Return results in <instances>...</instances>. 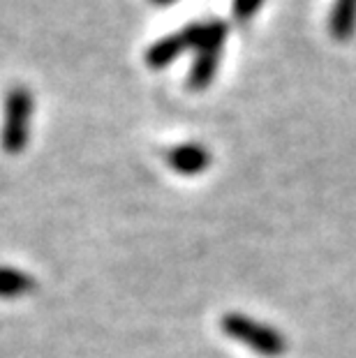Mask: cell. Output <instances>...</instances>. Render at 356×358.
<instances>
[{"mask_svg": "<svg viewBox=\"0 0 356 358\" xmlns=\"http://www.w3.org/2000/svg\"><path fill=\"white\" fill-rule=\"evenodd\" d=\"M166 164L180 176H197L211 166V153L201 143H180L166 153Z\"/></svg>", "mask_w": 356, "mask_h": 358, "instance_id": "5b68a950", "label": "cell"}, {"mask_svg": "<svg viewBox=\"0 0 356 358\" xmlns=\"http://www.w3.org/2000/svg\"><path fill=\"white\" fill-rule=\"evenodd\" d=\"M220 329L227 338L236 340L238 345L264 358H280L287 354V338L283 333L271 324L243 315V312H227L220 319Z\"/></svg>", "mask_w": 356, "mask_h": 358, "instance_id": "6da1fadb", "label": "cell"}, {"mask_svg": "<svg viewBox=\"0 0 356 358\" xmlns=\"http://www.w3.org/2000/svg\"><path fill=\"white\" fill-rule=\"evenodd\" d=\"M227 33H229V28H227L225 21H208V24H204V33H201L199 44H197V56H194L190 77H187V88L190 90L208 88L211 81L215 79Z\"/></svg>", "mask_w": 356, "mask_h": 358, "instance_id": "3957f363", "label": "cell"}, {"mask_svg": "<svg viewBox=\"0 0 356 358\" xmlns=\"http://www.w3.org/2000/svg\"><path fill=\"white\" fill-rule=\"evenodd\" d=\"M201 33H204V24H190V26L176 30V33L160 37L155 44L148 47L146 65L153 67V70H162V67L173 63L178 56H183L187 49L197 47L201 40Z\"/></svg>", "mask_w": 356, "mask_h": 358, "instance_id": "277c9868", "label": "cell"}, {"mask_svg": "<svg viewBox=\"0 0 356 358\" xmlns=\"http://www.w3.org/2000/svg\"><path fill=\"white\" fill-rule=\"evenodd\" d=\"M37 289V280L30 273L14 268V266H0V299L17 301L30 296Z\"/></svg>", "mask_w": 356, "mask_h": 358, "instance_id": "8992f818", "label": "cell"}, {"mask_svg": "<svg viewBox=\"0 0 356 358\" xmlns=\"http://www.w3.org/2000/svg\"><path fill=\"white\" fill-rule=\"evenodd\" d=\"M153 5H169V3H173V0H150Z\"/></svg>", "mask_w": 356, "mask_h": 358, "instance_id": "9c48e42d", "label": "cell"}, {"mask_svg": "<svg viewBox=\"0 0 356 358\" xmlns=\"http://www.w3.org/2000/svg\"><path fill=\"white\" fill-rule=\"evenodd\" d=\"M264 0H234V17L236 21H248L255 17V12L259 10Z\"/></svg>", "mask_w": 356, "mask_h": 358, "instance_id": "ba28073f", "label": "cell"}, {"mask_svg": "<svg viewBox=\"0 0 356 358\" xmlns=\"http://www.w3.org/2000/svg\"><path fill=\"white\" fill-rule=\"evenodd\" d=\"M329 30L333 40L347 42L356 33V0H333L329 14Z\"/></svg>", "mask_w": 356, "mask_h": 358, "instance_id": "52a82bcc", "label": "cell"}, {"mask_svg": "<svg viewBox=\"0 0 356 358\" xmlns=\"http://www.w3.org/2000/svg\"><path fill=\"white\" fill-rule=\"evenodd\" d=\"M33 93L26 86H12L3 100V125H0V148L7 155L24 153L30 139L33 120Z\"/></svg>", "mask_w": 356, "mask_h": 358, "instance_id": "7a4b0ae2", "label": "cell"}]
</instances>
